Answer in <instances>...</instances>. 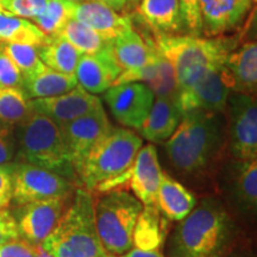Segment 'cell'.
I'll list each match as a JSON object with an SVG mask.
<instances>
[{
    "instance_id": "obj_16",
    "label": "cell",
    "mask_w": 257,
    "mask_h": 257,
    "mask_svg": "<svg viewBox=\"0 0 257 257\" xmlns=\"http://www.w3.org/2000/svg\"><path fill=\"white\" fill-rule=\"evenodd\" d=\"M120 73L112 42L96 53L81 54L75 69L78 83L92 94H100L110 88Z\"/></svg>"
},
{
    "instance_id": "obj_25",
    "label": "cell",
    "mask_w": 257,
    "mask_h": 257,
    "mask_svg": "<svg viewBox=\"0 0 257 257\" xmlns=\"http://www.w3.org/2000/svg\"><path fill=\"white\" fill-rule=\"evenodd\" d=\"M197 204V198L189 189L180 184L178 180L162 172L157 191V207L166 219L182 220Z\"/></svg>"
},
{
    "instance_id": "obj_36",
    "label": "cell",
    "mask_w": 257,
    "mask_h": 257,
    "mask_svg": "<svg viewBox=\"0 0 257 257\" xmlns=\"http://www.w3.org/2000/svg\"><path fill=\"white\" fill-rule=\"evenodd\" d=\"M23 75L0 46V87L22 88Z\"/></svg>"
},
{
    "instance_id": "obj_12",
    "label": "cell",
    "mask_w": 257,
    "mask_h": 257,
    "mask_svg": "<svg viewBox=\"0 0 257 257\" xmlns=\"http://www.w3.org/2000/svg\"><path fill=\"white\" fill-rule=\"evenodd\" d=\"M69 160L78 175L86 156L112 128L100 102L91 112L61 126Z\"/></svg>"
},
{
    "instance_id": "obj_11",
    "label": "cell",
    "mask_w": 257,
    "mask_h": 257,
    "mask_svg": "<svg viewBox=\"0 0 257 257\" xmlns=\"http://www.w3.org/2000/svg\"><path fill=\"white\" fill-rule=\"evenodd\" d=\"M221 68H206L178 88L176 104L182 114L191 111L224 112L230 89L220 74Z\"/></svg>"
},
{
    "instance_id": "obj_42",
    "label": "cell",
    "mask_w": 257,
    "mask_h": 257,
    "mask_svg": "<svg viewBox=\"0 0 257 257\" xmlns=\"http://www.w3.org/2000/svg\"><path fill=\"white\" fill-rule=\"evenodd\" d=\"M94 2L101 3V4L108 6V8H111L117 12L124 10L127 4V0H94Z\"/></svg>"
},
{
    "instance_id": "obj_34",
    "label": "cell",
    "mask_w": 257,
    "mask_h": 257,
    "mask_svg": "<svg viewBox=\"0 0 257 257\" xmlns=\"http://www.w3.org/2000/svg\"><path fill=\"white\" fill-rule=\"evenodd\" d=\"M49 0H2L5 14L34 19L44 11Z\"/></svg>"
},
{
    "instance_id": "obj_21",
    "label": "cell",
    "mask_w": 257,
    "mask_h": 257,
    "mask_svg": "<svg viewBox=\"0 0 257 257\" xmlns=\"http://www.w3.org/2000/svg\"><path fill=\"white\" fill-rule=\"evenodd\" d=\"M127 82H143L149 86L155 96H170L175 98L178 85L173 67L165 57L160 54L142 68L123 70L113 85Z\"/></svg>"
},
{
    "instance_id": "obj_30",
    "label": "cell",
    "mask_w": 257,
    "mask_h": 257,
    "mask_svg": "<svg viewBox=\"0 0 257 257\" xmlns=\"http://www.w3.org/2000/svg\"><path fill=\"white\" fill-rule=\"evenodd\" d=\"M55 36L63 37L81 54L96 53L110 43L87 25L74 18L70 19Z\"/></svg>"
},
{
    "instance_id": "obj_29",
    "label": "cell",
    "mask_w": 257,
    "mask_h": 257,
    "mask_svg": "<svg viewBox=\"0 0 257 257\" xmlns=\"http://www.w3.org/2000/svg\"><path fill=\"white\" fill-rule=\"evenodd\" d=\"M38 56L50 69L64 74H75L81 53L61 36H49V41L37 47Z\"/></svg>"
},
{
    "instance_id": "obj_43",
    "label": "cell",
    "mask_w": 257,
    "mask_h": 257,
    "mask_svg": "<svg viewBox=\"0 0 257 257\" xmlns=\"http://www.w3.org/2000/svg\"><path fill=\"white\" fill-rule=\"evenodd\" d=\"M70 3H74V4H80V3H83V2H89V0H68Z\"/></svg>"
},
{
    "instance_id": "obj_18",
    "label": "cell",
    "mask_w": 257,
    "mask_h": 257,
    "mask_svg": "<svg viewBox=\"0 0 257 257\" xmlns=\"http://www.w3.org/2000/svg\"><path fill=\"white\" fill-rule=\"evenodd\" d=\"M251 6L252 0H200L202 35L218 37L236 30Z\"/></svg>"
},
{
    "instance_id": "obj_14",
    "label": "cell",
    "mask_w": 257,
    "mask_h": 257,
    "mask_svg": "<svg viewBox=\"0 0 257 257\" xmlns=\"http://www.w3.org/2000/svg\"><path fill=\"white\" fill-rule=\"evenodd\" d=\"M67 199L53 198L22 205L15 219L19 236L32 244H41L55 229L66 211Z\"/></svg>"
},
{
    "instance_id": "obj_47",
    "label": "cell",
    "mask_w": 257,
    "mask_h": 257,
    "mask_svg": "<svg viewBox=\"0 0 257 257\" xmlns=\"http://www.w3.org/2000/svg\"><path fill=\"white\" fill-rule=\"evenodd\" d=\"M252 3H253V4H255V3H256V0H252Z\"/></svg>"
},
{
    "instance_id": "obj_3",
    "label": "cell",
    "mask_w": 257,
    "mask_h": 257,
    "mask_svg": "<svg viewBox=\"0 0 257 257\" xmlns=\"http://www.w3.org/2000/svg\"><path fill=\"white\" fill-rule=\"evenodd\" d=\"M231 218L217 198H205L180 220L168 239L169 257H212L224 244Z\"/></svg>"
},
{
    "instance_id": "obj_17",
    "label": "cell",
    "mask_w": 257,
    "mask_h": 257,
    "mask_svg": "<svg viewBox=\"0 0 257 257\" xmlns=\"http://www.w3.org/2000/svg\"><path fill=\"white\" fill-rule=\"evenodd\" d=\"M221 79L231 92L256 94L257 88V44L249 41L229 54L220 69Z\"/></svg>"
},
{
    "instance_id": "obj_44",
    "label": "cell",
    "mask_w": 257,
    "mask_h": 257,
    "mask_svg": "<svg viewBox=\"0 0 257 257\" xmlns=\"http://www.w3.org/2000/svg\"><path fill=\"white\" fill-rule=\"evenodd\" d=\"M138 2H140V0H127V3H131V4H135V5H137Z\"/></svg>"
},
{
    "instance_id": "obj_13",
    "label": "cell",
    "mask_w": 257,
    "mask_h": 257,
    "mask_svg": "<svg viewBox=\"0 0 257 257\" xmlns=\"http://www.w3.org/2000/svg\"><path fill=\"white\" fill-rule=\"evenodd\" d=\"M104 99L121 125L140 130L152 110L155 94L146 83L127 82L112 85L105 91Z\"/></svg>"
},
{
    "instance_id": "obj_39",
    "label": "cell",
    "mask_w": 257,
    "mask_h": 257,
    "mask_svg": "<svg viewBox=\"0 0 257 257\" xmlns=\"http://www.w3.org/2000/svg\"><path fill=\"white\" fill-rule=\"evenodd\" d=\"M12 173L14 163L0 165V210L8 207L12 200Z\"/></svg>"
},
{
    "instance_id": "obj_32",
    "label": "cell",
    "mask_w": 257,
    "mask_h": 257,
    "mask_svg": "<svg viewBox=\"0 0 257 257\" xmlns=\"http://www.w3.org/2000/svg\"><path fill=\"white\" fill-rule=\"evenodd\" d=\"M32 112L30 100L22 88L0 87V120L19 124Z\"/></svg>"
},
{
    "instance_id": "obj_4",
    "label": "cell",
    "mask_w": 257,
    "mask_h": 257,
    "mask_svg": "<svg viewBox=\"0 0 257 257\" xmlns=\"http://www.w3.org/2000/svg\"><path fill=\"white\" fill-rule=\"evenodd\" d=\"M154 43L174 70L178 88L206 68H221L237 38L154 34Z\"/></svg>"
},
{
    "instance_id": "obj_46",
    "label": "cell",
    "mask_w": 257,
    "mask_h": 257,
    "mask_svg": "<svg viewBox=\"0 0 257 257\" xmlns=\"http://www.w3.org/2000/svg\"><path fill=\"white\" fill-rule=\"evenodd\" d=\"M115 257H126V253H124V255H119V256H115Z\"/></svg>"
},
{
    "instance_id": "obj_26",
    "label": "cell",
    "mask_w": 257,
    "mask_h": 257,
    "mask_svg": "<svg viewBox=\"0 0 257 257\" xmlns=\"http://www.w3.org/2000/svg\"><path fill=\"white\" fill-rule=\"evenodd\" d=\"M76 86L75 74L60 73L46 66L40 72L23 78L22 91L28 99H40L64 94Z\"/></svg>"
},
{
    "instance_id": "obj_33",
    "label": "cell",
    "mask_w": 257,
    "mask_h": 257,
    "mask_svg": "<svg viewBox=\"0 0 257 257\" xmlns=\"http://www.w3.org/2000/svg\"><path fill=\"white\" fill-rule=\"evenodd\" d=\"M10 59L18 67L23 78L40 72L46 67L37 53V47L18 43H0Z\"/></svg>"
},
{
    "instance_id": "obj_22",
    "label": "cell",
    "mask_w": 257,
    "mask_h": 257,
    "mask_svg": "<svg viewBox=\"0 0 257 257\" xmlns=\"http://www.w3.org/2000/svg\"><path fill=\"white\" fill-rule=\"evenodd\" d=\"M182 113L175 98L159 96L152 106L140 133L153 144L165 143L174 134L181 121Z\"/></svg>"
},
{
    "instance_id": "obj_41",
    "label": "cell",
    "mask_w": 257,
    "mask_h": 257,
    "mask_svg": "<svg viewBox=\"0 0 257 257\" xmlns=\"http://www.w3.org/2000/svg\"><path fill=\"white\" fill-rule=\"evenodd\" d=\"M126 257H165L161 249L143 250L138 248H131L126 252Z\"/></svg>"
},
{
    "instance_id": "obj_8",
    "label": "cell",
    "mask_w": 257,
    "mask_h": 257,
    "mask_svg": "<svg viewBox=\"0 0 257 257\" xmlns=\"http://www.w3.org/2000/svg\"><path fill=\"white\" fill-rule=\"evenodd\" d=\"M226 153L236 160H257V105L253 95L230 92L224 111Z\"/></svg>"
},
{
    "instance_id": "obj_7",
    "label": "cell",
    "mask_w": 257,
    "mask_h": 257,
    "mask_svg": "<svg viewBox=\"0 0 257 257\" xmlns=\"http://www.w3.org/2000/svg\"><path fill=\"white\" fill-rule=\"evenodd\" d=\"M142 208V202L127 189L102 193L95 199L96 230L107 252L119 256L133 248L135 224Z\"/></svg>"
},
{
    "instance_id": "obj_35",
    "label": "cell",
    "mask_w": 257,
    "mask_h": 257,
    "mask_svg": "<svg viewBox=\"0 0 257 257\" xmlns=\"http://www.w3.org/2000/svg\"><path fill=\"white\" fill-rule=\"evenodd\" d=\"M184 31L192 36H202L200 0H179Z\"/></svg>"
},
{
    "instance_id": "obj_24",
    "label": "cell",
    "mask_w": 257,
    "mask_h": 257,
    "mask_svg": "<svg viewBox=\"0 0 257 257\" xmlns=\"http://www.w3.org/2000/svg\"><path fill=\"white\" fill-rule=\"evenodd\" d=\"M137 15L154 34L184 32L179 0H140Z\"/></svg>"
},
{
    "instance_id": "obj_6",
    "label": "cell",
    "mask_w": 257,
    "mask_h": 257,
    "mask_svg": "<svg viewBox=\"0 0 257 257\" xmlns=\"http://www.w3.org/2000/svg\"><path fill=\"white\" fill-rule=\"evenodd\" d=\"M142 146V138L133 130L112 127L83 161L78 173L82 188L92 192L105 180L126 172Z\"/></svg>"
},
{
    "instance_id": "obj_31",
    "label": "cell",
    "mask_w": 257,
    "mask_h": 257,
    "mask_svg": "<svg viewBox=\"0 0 257 257\" xmlns=\"http://www.w3.org/2000/svg\"><path fill=\"white\" fill-rule=\"evenodd\" d=\"M74 9L75 4L68 0H49L44 11L32 21L48 36H55L74 18Z\"/></svg>"
},
{
    "instance_id": "obj_15",
    "label": "cell",
    "mask_w": 257,
    "mask_h": 257,
    "mask_svg": "<svg viewBox=\"0 0 257 257\" xmlns=\"http://www.w3.org/2000/svg\"><path fill=\"white\" fill-rule=\"evenodd\" d=\"M98 96L83 89L79 85L64 94L50 98L31 99L32 111L47 115L59 126H63L81 115L91 112L100 104Z\"/></svg>"
},
{
    "instance_id": "obj_1",
    "label": "cell",
    "mask_w": 257,
    "mask_h": 257,
    "mask_svg": "<svg viewBox=\"0 0 257 257\" xmlns=\"http://www.w3.org/2000/svg\"><path fill=\"white\" fill-rule=\"evenodd\" d=\"M170 167L198 181L216 178L226 153V118L224 112L191 111L182 114L174 134L165 142Z\"/></svg>"
},
{
    "instance_id": "obj_19",
    "label": "cell",
    "mask_w": 257,
    "mask_h": 257,
    "mask_svg": "<svg viewBox=\"0 0 257 257\" xmlns=\"http://www.w3.org/2000/svg\"><path fill=\"white\" fill-rule=\"evenodd\" d=\"M162 168L157 150L153 143L141 147L133 165V173L128 187L143 206H157Z\"/></svg>"
},
{
    "instance_id": "obj_20",
    "label": "cell",
    "mask_w": 257,
    "mask_h": 257,
    "mask_svg": "<svg viewBox=\"0 0 257 257\" xmlns=\"http://www.w3.org/2000/svg\"><path fill=\"white\" fill-rule=\"evenodd\" d=\"M74 19L87 25L107 42H112L120 34L134 28L133 19L128 16L119 15L94 0L75 4Z\"/></svg>"
},
{
    "instance_id": "obj_45",
    "label": "cell",
    "mask_w": 257,
    "mask_h": 257,
    "mask_svg": "<svg viewBox=\"0 0 257 257\" xmlns=\"http://www.w3.org/2000/svg\"><path fill=\"white\" fill-rule=\"evenodd\" d=\"M0 14H5L4 9H3V5H2V0H0Z\"/></svg>"
},
{
    "instance_id": "obj_27",
    "label": "cell",
    "mask_w": 257,
    "mask_h": 257,
    "mask_svg": "<svg viewBox=\"0 0 257 257\" xmlns=\"http://www.w3.org/2000/svg\"><path fill=\"white\" fill-rule=\"evenodd\" d=\"M167 234V221L157 206H143L135 224L134 246L143 250L162 248Z\"/></svg>"
},
{
    "instance_id": "obj_37",
    "label": "cell",
    "mask_w": 257,
    "mask_h": 257,
    "mask_svg": "<svg viewBox=\"0 0 257 257\" xmlns=\"http://www.w3.org/2000/svg\"><path fill=\"white\" fill-rule=\"evenodd\" d=\"M16 136L11 124L0 120V165L12 163L16 156Z\"/></svg>"
},
{
    "instance_id": "obj_40",
    "label": "cell",
    "mask_w": 257,
    "mask_h": 257,
    "mask_svg": "<svg viewBox=\"0 0 257 257\" xmlns=\"http://www.w3.org/2000/svg\"><path fill=\"white\" fill-rule=\"evenodd\" d=\"M17 237H19V232L15 217H12L6 208H2L0 210V245Z\"/></svg>"
},
{
    "instance_id": "obj_38",
    "label": "cell",
    "mask_w": 257,
    "mask_h": 257,
    "mask_svg": "<svg viewBox=\"0 0 257 257\" xmlns=\"http://www.w3.org/2000/svg\"><path fill=\"white\" fill-rule=\"evenodd\" d=\"M0 257H37L36 245L17 237L0 245Z\"/></svg>"
},
{
    "instance_id": "obj_23",
    "label": "cell",
    "mask_w": 257,
    "mask_h": 257,
    "mask_svg": "<svg viewBox=\"0 0 257 257\" xmlns=\"http://www.w3.org/2000/svg\"><path fill=\"white\" fill-rule=\"evenodd\" d=\"M112 49L121 72L142 68L159 54L153 38H143L134 28L115 37Z\"/></svg>"
},
{
    "instance_id": "obj_28",
    "label": "cell",
    "mask_w": 257,
    "mask_h": 257,
    "mask_svg": "<svg viewBox=\"0 0 257 257\" xmlns=\"http://www.w3.org/2000/svg\"><path fill=\"white\" fill-rule=\"evenodd\" d=\"M49 41L35 23L25 18L0 14V43H18L40 47Z\"/></svg>"
},
{
    "instance_id": "obj_10",
    "label": "cell",
    "mask_w": 257,
    "mask_h": 257,
    "mask_svg": "<svg viewBox=\"0 0 257 257\" xmlns=\"http://www.w3.org/2000/svg\"><path fill=\"white\" fill-rule=\"evenodd\" d=\"M220 191L234 211L252 216L257 207V160L224 161L217 176Z\"/></svg>"
},
{
    "instance_id": "obj_5",
    "label": "cell",
    "mask_w": 257,
    "mask_h": 257,
    "mask_svg": "<svg viewBox=\"0 0 257 257\" xmlns=\"http://www.w3.org/2000/svg\"><path fill=\"white\" fill-rule=\"evenodd\" d=\"M15 136L18 146V159L22 162L51 170L73 184L78 181L62 131L55 121L32 111L18 124Z\"/></svg>"
},
{
    "instance_id": "obj_9",
    "label": "cell",
    "mask_w": 257,
    "mask_h": 257,
    "mask_svg": "<svg viewBox=\"0 0 257 257\" xmlns=\"http://www.w3.org/2000/svg\"><path fill=\"white\" fill-rule=\"evenodd\" d=\"M74 184L51 170L27 162L14 163L12 200L18 206L53 198H69Z\"/></svg>"
},
{
    "instance_id": "obj_2",
    "label": "cell",
    "mask_w": 257,
    "mask_h": 257,
    "mask_svg": "<svg viewBox=\"0 0 257 257\" xmlns=\"http://www.w3.org/2000/svg\"><path fill=\"white\" fill-rule=\"evenodd\" d=\"M53 257H115L102 245L95 224L92 192L79 187L49 236L41 243Z\"/></svg>"
}]
</instances>
